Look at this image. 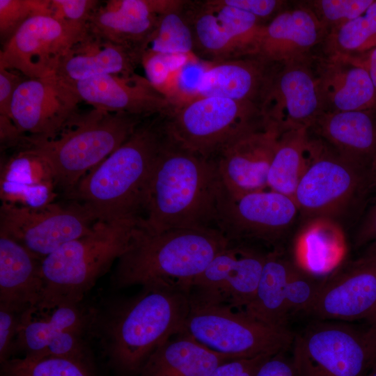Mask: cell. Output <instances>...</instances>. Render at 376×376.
<instances>
[{"mask_svg":"<svg viewBox=\"0 0 376 376\" xmlns=\"http://www.w3.org/2000/svg\"><path fill=\"white\" fill-rule=\"evenodd\" d=\"M221 187L214 160L182 149L165 136L149 181L141 224L150 233L217 229Z\"/></svg>","mask_w":376,"mask_h":376,"instance_id":"cell-1","label":"cell"},{"mask_svg":"<svg viewBox=\"0 0 376 376\" xmlns=\"http://www.w3.org/2000/svg\"><path fill=\"white\" fill-rule=\"evenodd\" d=\"M150 117L66 194L87 207L97 221L141 217L150 176L165 141L161 115L151 120Z\"/></svg>","mask_w":376,"mask_h":376,"instance_id":"cell-2","label":"cell"},{"mask_svg":"<svg viewBox=\"0 0 376 376\" xmlns=\"http://www.w3.org/2000/svg\"><path fill=\"white\" fill-rule=\"evenodd\" d=\"M230 242L217 229L135 228L127 250L117 260L116 288L157 286L190 293L195 279Z\"/></svg>","mask_w":376,"mask_h":376,"instance_id":"cell-3","label":"cell"},{"mask_svg":"<svg viewBox=\"0 0 376 376\" xmlns=\"http://www.w3.org/2000/svg\"><path fill=\"white\" fill-rule=\"evenodd\" d=\"M189 311V292L142 287L102 322V345L111 366L120 376H138L160 345L182 333Z\"/></svg>","mask_w":376,"mask_h":376,"instance_id":"cell-4","label":"cell"},{"mask_svg":"<svg viewBox=\"0 0 376 376\" xmlns=\"http://www.w3.org/2000/svg\"><path fill=\"white\" fill-rule=\"evenodd\" d=\"M141 217L97 221L91 231L41 260L43 291L37 311L81 304L97 280L127 250Z\"/></svg>","mask_w":376,"mask_h":376,"instance_id":"cell-5","label":"cell"},{"mask_svg":"<svg viewBox=\"0 0 376 376\" xmlns=\"http://www.w3.org/2000/svg\"><path fill=\"white\" fill-rule=\"evenodd\" d=\"M146 118L93 108L86 113H77L54 139L26 138L25 148L46 162L56 185L67 194L88 172L123 145Z\"/></svg>","mask_w":376,"mask_h":376,"instance_id":"cell-6","label":"cell"},{"mask_svg":"<svg viewBox=\"0 0 376 376\" xmlns=\"http://www.w3.org/2000/svg\"><path fill=\"white\" fill-rule=\"evenodd\" d=\"M263 123L258 106L214 96H197L173 104L162 115L169 141L208 159L235 137Z\"/></svg>","mask_w":376,"mask_h":376,"instance_id":"cell-7","label":"cell"},{"mask_svg":"<svg viewBox=\"0 0 376 376\" xmlns=\"http://www.w3.org/2000/svg\"><path fill=\"white\" fill-rule=\"evenodd\" d=\"M182 334L234 359L285 352L295 338V334L288 328L269 326L243 311L191 299Z\"/></svg>","mask_w":376,"mask_h":376,"instance_id":"cell-8","label":"cell"},{"mask_svg":"<svg viewBox=\"0 0 376 376\" xmlns=\"http://www.w3.org/2000/svg\"><path fill=\"white\" fill-rule=\"evenodd\" d=\"M292 359L299 376H367L373 365L366 329L319 320L295 334Z\"/></svg>","mask_w":376,"mask_h":376,"instance_id":"cell-9","label":"cell"},{"mask_svg":"<svg viewBox=\"0 0 376 376\" xmlns=\"http://www.w3.org/2000/svg\"><path fill=\"white\" fill-rule=\"evenodd\" d=\"M368 169L341 155L322 139H310L308 165L293 199L298 210L310 217L328 216L366 191Z\"/></svg>","mask_w":376,"mask_h":376,"instance_id":"cell-10","label":"cell"},{"mask_svg":"<svg viewBox=\"0 0 376 376\" xmlns=\"http://www.w3.org/2000/svg\"><path fill=\"white\" fill-rule=\"evenodd\" d=\"M97 221L84 204L51 203L31 208L2 203L0 233L15 240L40 260L64 244L89 233Z\"/></svg>","mask_w":376,"mask_h":376,"instance_id":"cell-11","label":"cell"},{"mask_svg":"<svg viewBox=\"0 0 376 376\" xmlns=\"http://www.w3.org/2000/svg\"><path fill=\"white\" fill-rule=\"evenodd\" d=\"M88 25L67 22L52 15L29 18L0 51V68L29 79L56 75L66 56L88 33Z\"/></svg>","mask_w":376,"mask_h":376,"instance_id":"cell-12","label":"cell"},{"mask_svg":"<svg viewBox=\"0 0 376 376\" xmlns=\"http://www.w3.org/2000/svg\"><path fill=\"white\" fill-rule=\"evenodd\" d=\"M313 55L274 64L260 111L263 121L280 132L309 130L322 113Z\"/></svg>","mask_w":376,"mask_h":376,"instance_id":"cell-13","label":"cell"},{"mask_svg":"<svg viewBox=\"0 0 376 376\" xmlns=\"http://www.w3.org/2000/svg\"><path fill=\"white\" fill-rule=\"evenodd\" d=\"M80 101L72 87L56 74L25 77L14 94L10 118L28 139H52L78 113Z\"/></svg>","mask_w":376,"mask_h":376,"instance_id":"cell-14","label":"cell"},{"mask_svg":"<svg viewBox=\"0 0 376 376\" xmlns=\"http://www.w3.org/2000/svg\"><path fill=\"white\" fill-rule=\"evenodd\" d=\"M217 210V229L230 242L244 237L272 242L293 221L299 211L293 198L271 189L233 198L223 186Z\"/></svg>","mask_w":376,"mask_h":376,"instance_id":"cell-15","label":"cell"},{"mask_svg":"<svg viewBox=\"0 0 376 376\" xmlns=\"http://www.w3.org/2000/svg\"><path fill=\"white\" fill-rule=\"evenodd\" d=\"M266 255L229 245L194 281L192 300L243 311L253 298Z\"/></svg>","mask_w":376,"mask_h":376,"instance_id":"cell-16","label":"cell"},{"mask_svg":"<svg viewBox=\"0 0 376 376\" xmlns=\"http://www.w3.org/2000/svg\"><path fill=\"white\" fill-rule=\"evenodd\" d=\"M280 132L263 123L235 137L212 159L226 193L233 198L265 190Z\"/></svg>","mask_w":376,"mask_h":376,"instance_id":"cell-17","label":"cell"},{"mask_svg":"<svg viewBox=\"0 0 376 376\" xmlns=\"http://www.w3.org/2000/svg\"><path fill=\"white\" fill-rule=\"evenodd\" d=\"M308 314L321 320L354 321L376 315V255H365L323 280Z\"/></svg>","mask_w":376,"mask_h":376,"instance_id":"cell-18","label":"cell"},{"mask_svg":"<svg viewBox=\"0 0 376 376\" xmlns=\"http://www.w3.org/2000/svg\"><path fill=\"white\" fill-rule=\"evenodd\" d=\"M183 0H109L101 2L88 23L93 36L139 52L143 56L146 42L159 17L180 11Z\"/></svg>","mask_w":376,"mask_h":376,"instance_id":"cell-19","label":"cell"},{"mask_svg":"<svg viewBox=\"0 0 376 376\" xmlns=\"http://www.w3.org/2000/svg\"><path fill=\"white\" fill-rule=\"evenodd\" d=\"M81 101L107 112H124L149 117L166 113L172 107L168 97L145 77L106 75L86 80L67 81Z\"/></svg>","mask_w":376,"mask_h":376,"instance_id":"cell-20","label":"cell"},{"mask_svg":"<svg viewBox=\"0 0 376 376\" xmlns=\"http://www.w3.org/2000/svg\"><path fill=\"white\" fill-rule=\"evenodd\" d=\"M327 32L305 1L286 7L265 24L256 56L272 63L311 57Z\"/></svg>","mask_w":376,"mask_h":376,"instance_id":"cell-21","label":"cell"},{"mask_svg":"<svg viewBox=\"0 0 376 376\" xmlns=\"http://www.w3.org/2000/svg\"><path fill=\"white\" fill-rule=\"evenodd\" d=\"M322 112L376 107V89L368 72L338 54H313Z\"/></svg>","mask_w":376,"mask_h":376,"instance_id":"cell-22","label":"cell"},{"mask_svg":"<svg viewBox=\"0 0 376 376\" xmlns=\"http://www.w3.org/2000/svg\"><path fill=\"white\" fill-rule=\"evenodd\" d=\"M274 63L258 56L212 63L201 74L196 96H214L260 104Z\"/></svg>","mask_w":376,"mask_h":376,"instance_id":"cell-23","label":"cell"},{"mask_svg":"<svg viewBox=\"0 0 376 376\" xmlns=\"http://www.w3.org/2000/svg\"><path fill=\"white\" fill-rule=\"evenodd\" d=\"M309 131L344 158L368 170L376 154V107L322 112Z\"/></svg>","mask_w":376,"mask_h":376,"instance_id":"cell-24","label":"cell"},{"mask_svg":"<svg viewBox=\"0 0 376 376\" xmlns=\"http://www.w3.org/2000/svg\"><path fill=\"white\" fill-rule=\"evenodd\" d=\"M41 260L0 233V306L17 311L37 308L43 291Z\"/></svg>","mask_w":376,"mask_h":376,"instance_id":"cell-25","label":"cell"},{"mask_svg":"<svg viewBox=\"0 0 376 376\" xmlns=\"http://www.w3.org/2000/svg\"><path fill=\"white\" fill-rule=\"evenodd\" d=\"M2 203L31 208L53 203L56 183L46 162L29 148L19 150L1 166Z\"/></svg>","mask_w":376,"mask_h":376,"instance_id":"cell-26","label":"cell"},{"mask_svg":"<svg viewBox=\"0 0 376 376\" xmlns=\"http://www.w3.org/2000/svg\"><path fill=\"white\" fill-rule=\"evenodd\" d=\"M141 60L139 52L100 39L88 31L63 60L56 75L70 82L106 75L130 76L135 74Z\"/></svg>","mask_w":376,"mask_h":376,"instance_id":"cell-27","label":"cell"},{"mask_svg":"<svg viewBox=\"0 0 376 376\" xmlns=\"http://www.w3.org/2000/svg\"><path fill=\"white\" fill-rule=\"evenodd\" d=\"M97 312L81 304L59 306L45 311L30 308L26 311L15 343V351L25 356L41 354L49 342L67 330L88 333L94 328Z\"/></svg>","mask_w":376,"mask_h":376,"instance_id":"cell-28","label":"cell"},{"mask_svg":"<svg viewBox=\"0 0 376 376\" xmlns=\"http://www.w3.org/2000/svg\"><path fill=\"white\" fill-rule=\"evenodd\" d=\"M172 338L152 354L138 376H210L220 364L234 359L186 334Z\"/></svg>","mask_w":376,"mask_h":376,"instance_id":"cell-29","label":"cell"},{"mask_svg":"<svg viewBox=\"0 0 376 376\" xmlns=\"http://www.w3.org/2000/svg\"><path fill=\"white\" fill-rule=\"evenodd\" d=\"M294 266L277 251L267 254L255 295L243 311L269 326L288 328L286 285Z\"/></svg>","mask_w":376,"mask_h":376,"instance_id":"cell-30","label":"cell"},{"mask_svg":"<svg viewBox=\"0 0 376 376\" xmlns=\"http://www.w3.org/2000/svg\"><path fill=\"white\" fill-rule=\"evenodd\" d=\"M190 26L194 52L212 63L248 56L226 29L208 1H187L182 10Z\"/></svg>","mask_w":376,"mask_h":376,"instance_id":"cell-31","label":"cell"},{"mask_svg":"<svg viewBox=\"0 0 376 376\" xmlns=\"http://www.w3.org/2000/svg\"><path fill=\"white\" fill-rule=\"evenodd\" d=\"M310 139L307 129L280 133L267 175L269 189L293 198L308 165Z\"/></svg>","mask_w":376,"mask_h":376,"instance_id":"cell-32","label":"cell"},{"mask_svg":"<svg viewBox=\"0 0 376 376\" xmlns=\"http://www.w3.org/2000/svg\"><path fill=\"white\" fill-rule=\"evenodd\" d=\"M376 47V0L360 16L330 32L323 54L354 55Z\"/></svg>","mask_w":376,"mask_h":376,"instance_id":"cell-33","label":"cell"},{"mask_svg":"<svg viewBox=\"0 0 376 376\" xmlns=\"http://www.w3.org/2000/svg\"><path fill=\"white\" fill-rule=\"evenodd\" d=\"M1 376H94L93 363L57 357L10 358L1 363Z\"/></svg>","mask_w":376,"mask_h":376,"instance_id":"cell-34","label":"cell"},{"mask_svg":"<svg viewBox=\"0 0 376 376\" xmlns=\"http://www.w3.org/2000/svg\"><path fill=\"white\" fill-rule=\"evenodd\" d=\"M182 10L159 17L146 42L143 54L176 56L188 54L194 51L192 33Z\"/></svg>","mask_w":376,"mask_h":376,"instance_id":"cell-35","label":"cell"},{"mask_svg":"<svg viewBox=\"0 0 376 376\" xmlns=\"http://www.w3.org/2000/svg\"><path fill=\"white\" fill-rule=\"evenodd\" d=\"M374 0L306 1L327 35L363 14Z\"/></svg>","mask_w":376,"mask_h":376,"instance_id":"cell-36","label":"cell"},{"mask_svg":"<svg viewBox=\"0 0 376 376\" xmlns=\"http://www.w3.org/2000/svg\"><path fill=\"white\" fill-rule=\"evenodd\" d=\"M52 15L50 0H0V41L6 44L31 17Z\"/></svg>","mask_w":376,"mask_h":376,"instance_id":"cell-37","label":"cell"},{"mask_svg":"<svg viewBox=\"0 0 376 376\" xmlns=\"http://www.w3.org/2000/svg\"><path fill=\"white\" fill-rule=\"evenodd\" d=\"M323 281L295 265L286 285V306L290 313H308L318 295Z\"/></svg>","mask_w":376,"mask_h":376,"instance_id":"cell-38","label":"cell"},{"mask_svg":"<svg viewBox=\"0 0 376 376\" xmlns=\"http://www.w3.org/2000/svg\"><path fill=\"white\" fill-rule=\"evenodd\" d=\"M101 1L96 0H50L52 15L69 23L88 25Z\"/></svg>","mask_w":376,"mask_h":376,"instance_id":"cell-39","label":"cell"},{"mask_svg":"<svg viewBox=\"0 0 376 376\" xmlns=\"http://www.w3.org/2000/svg\"><path fill=\"white\" fill-rule=\"evenodd\" d=\"M30 309V308H29ZM29 310V309H28ZM0 306V362L11 358L15 343L26 311Z\"/></svg>","mask_w":376,"mask_h":376,"instance_id":"cell-40","label":"cell"},{"mask_svg":"<svg viewBox=\"0 0 376 376\" xmlns=\"http://www.w3.org/2000/svg\"><path fill=\"white\" fill-rule=\"evenodd\" d=\"M230 6L247 12L267 24L288 6L280 0H223Z\"/></svg>","mask_w":376,"mask_h":376,"instance_id":"cell-41","label":"cell"},{"mask_svg":"<svg viewBox=\"0 0 376 376\" xmlns=\"http://www.w3.org/2000/svg\"><path fill=\"white\" fill-rule=\"evenodd\" d=\"M272 356L261 354L230 360L217 366L210 376H256L260 366Z\"/></svg>","mask_w":376,"mask_h":376,"instance_id":"cell-42","label":"cell"},{"mask_svg":"<svg viewBox=\"0 0 376 376\" xmlns=\"http://www.w3.org/2000/svg\"><path fill=\"white\" fill-rule=\"evenodd\" d=\"M17 71L0 68V115L10 117L14 94L25 77Z\"/></svg>","mask_w":376,"mask_h":376,"instance_id":"cell-43","label":"cell"},{"mask_svg":"<svg viewBox=\"0 0 376 376\" xmlns=\"http://www.w3.org/2000/svg\"><path fill=\"white\" fill-rule=\"evenodd\" d=\"M256 376H299L292 357L285 352L272 356L259 368Z\"/></svg>","mask_w":376,"mask_h":376,"instance_id":"cell-44","label":"cell"},{"mask_svg":"<svg viewBox=\"0 0 376 376\" xmlns=\"http://www.w3.org/2000/svg\"><path fill=\"white\" fill-rule=\"evenodd\" d=\"M356 245H368L365 255H376V203L361 223L356 236Z\"/></svg>","mask_w":376,"mask_h":376,"instance_id":"cell-45","label":"cell"},{"mask_svg":"<svg viewBox=\"0 0 376 376\" xmlns=\"http://www.w3.org/2000/svg\"><path fill=\"white\" fill-rule=\"evenodd\" d=\"M26 136L14 124L10 118L0 115L1 148H18L22 149L26 146Z\"/></svg>","mask_w":376,"mask_h":376,"instance_id":"cell-46","label":"cell"},{"mask_svg":"<svg viewBox=\"0 0 376 376\" xmlns=\"http://www.w3.org/2000/svg\"><path fill=\"white\" fill-rule=\"evenodd\" d=\"M340 56L363 68L369 74L376 89V47L358 54Z\"/></svg>","mask_w":376,"mask_h":376,"instance_id":"cell-47","label":"cell"},{"mask_svg":"<svg viewBox=\"0 0 376 376\" xmlns=\"http://www.w3.org/2000/svg\"><path fill=\"white\" fill-rule=\"evenodd\" d=\"M368 322V327L366 329V334L373 354L374 364L376 362V315Z\"/></svg>","mask_w":376,"mask_h":376,"instance_id":"cell-48","label":"cell"},{"mask_svg":"<svg viewBox=\"0 0 376 376\" xmlns=\"http://www.w3.org/2000/svg\"><path fill=\"white\" fill-rule=\"evenodd\" d=\"M376 192V154L368 168L366 177V191Z\"/></svg>","mask_w":376,"mask_h":376,"instance_id":"cell-49","label":"cell"},{"mask_svg":"<svg viewBox=\"0 0 376 376\" xmlns=\"http://www.w3.org/2000/svg\"><path fill=\"white\" fill-rule=\"evenodd\" d=\"M367 376H376V362L373 365Z\"/></svg>","mask_w":376,"mask_h":376,"instance_id":"cell-50","label":"cell"}]
</instances>
